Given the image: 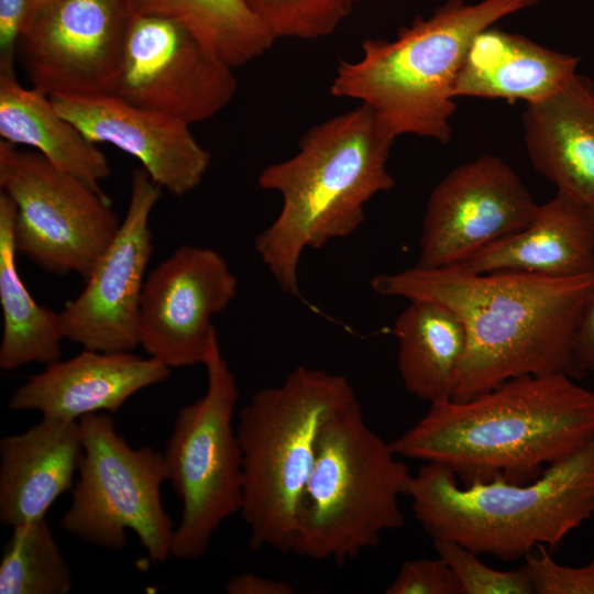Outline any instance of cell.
<instances>
[{
  "label": "cell",
  "mask_w": 594,
  "mask_h": 594,
  "mask_svg": "<svg viewBox=\"0 0 594 594\" xmlns=\"http://www.w3.org/2000/svg\"><path fill=\"white\" fill-rule=\"evenodd\" d=\"M370 285L384 297L442 302L461 318L466 350L454 400L525 375L566 373L575 378V342L594 290V273L549 277L415 265L376 275Z\"/></svg>",
  "instance_id": "cell-1"
},
{
  "label": "cell",
  "mask_w": 594,
  "mask_h": 594,
  "mask_svg": "<svg viewBox=\"0 0 594 594\" xmlns=\"http://www.w3.org/2000/svg\"><path fill=\"white\" fill-rule=\"evenodd\" d=\"M566 373L525 375L466 400L431 403L391 441L399 458L439 463L463 483H526L594 438V392Z\"/></svg>",
  "instance_id": "cell-2"
},
{
  "label": "cell",
  "mask_w": 594,
  "mask_h": 594,
  "mask_svg": "<svg viewBox=\"0 0 594 594\" xmlns=\"http://www.w3.org/2000/svg\"><path fill=\"white\" fill-rule=\"evenodd\" d=\"M394 141L375 111L360 103L310 128L295 155L260 173L258 186L279 194L282 208L254 246L284 293L300 296L305 250L353 234L365 205L394 187L387 168Z\"/></svg>",
  "instance_id": "cell-3"
},
{
  "label": "cell",
  "mask_w": 594,
  "mask_h": 594,
  "mask_svg": "<svg viewBox=\"0 0 594 594\" xmlns=\"http://www.w3.org/2000/svg\"><path fill=\"white\" fill-rule=\"evenodd\" d=\"M411 510L433 540L457 542L502 560L554 548L594 514V438L548 465L535 480H458L448 466L426 462L405 490Z\"/></svg>",
  "instance_id": "cell-4"
},
{
  "label": "cell",
  "mask_w": 594,
  "mask_h": 594,
  "mask_svg": "<svg viewBox=\"0 0 594 594\" xmlns=\"http://www.w3.org/2000/svg\"><path fill=\"white\" fill-rule=\"evenodd\" d=\"M540 1L446 0L394 40H365L358 61L339 63L331 95L370 106L395 139L414 134L447 144L457 110L454 84L474 38Z\"/></svg>",
  "instance_id": "cell-5"
},
{
  "label": "cell",
  "mask_w": 594,
  "mask_h": 594,
  "mask_svg": "<svg viewBox=\"0 0 594 594\" xmlns=\"http://www.w3.org/2000/svg\"><path fill=\"white\" fill-rule=\"evenodd\" d=\"M356 394L349 380L305 365L255 392L238 411L243 499L252 549L292 552L300 499L327 418Z\"/></svg>",
  "instance_id": "cell-6"
},
{
  "label": "cell",
  "mask_w": 594,
  "mask_h": 594,
  "mask_svg": "<svg viewBox=\"0 0 594 594\" xmlns=\"http://www.w3.org/2000/svg\"><path fill=\"white\" fill-rule=\"evenodd\" d=\"M407 465L364 420L358 396L324 421L304 490L292 552L342 564L400 528Z\"/></svg>",
  "instance_id": "cell-7"
},
{
  "label": "cell",
  "mask_w": 594,
  "mask_h": 594,
  "mask_svg": "<svg viewBox=\"0 0 594 594\" xmlns=\"http://www.w3.org/2000/svg\"><path fill=\"white\" fill-rule=\"evenodd\" d=\"M205 394L178 409L165 446L168 480L182 502L170 557L201 558L220 525L240 513L242 455L234 421L239 388L222 355L217 331L202 364Z\"/></svg>",
  "instance_id": "cell-8"
},
{
  "label": "cell",
  "mask_w": 594,
  "mask_h": 594,
  "mask_svg": "<svg viewBox=\"0 0 594 594\" xmlns=\"http://www.w3.org/2000/svg\"><path fill=\"white\" fill-rule=\"evenodd\" d=\"M84 453L72 503L61 517L62 529L87 544L120 551L127 530L139 538L154 563L170 557L174 525L161 497L168 480L164 454L133 448L109 413L81 417Z\"/></svg>",
  "instance_id": "cell-9"
},
{
  "label": "cell",
  "mask_w": 594,
  "mask_h": 594,
  "mask_svg": "<svg viewBox=\"0 0 594 594\" xmlns=\"http://www.w3.org/2000/svg\"><path fill=\"white\" fill-rule=\"evenodd\" d=\"M0 188L16 208L18 253L54 275L85 280L121 224L102 190L2 140Z\"/></svg>",
  "instance_id": "cell-10"
},
{
  "label": "cell",
  "mask_w": 594,
  "mask_h": 594,
  "mask_svg": "<svg viewBox=\"0 0 594 594\" xmlns=\"http://www.w3.org/2000/svg\"><path fill=\"white\" fill-rule=\"evenodd\" d=\"M237 88L233 68L184 24L131 15L111 95L190 125L227 107Z\"/></svg>",
  "instance_id": "cell-11"
},
{
  "label": "cell",
  "mask_w": 594,
  "mask_h": 594,
  "mask_svg": "<svg viewBox=\"0 0 594 594\" xmlns=\"http://www.w3.org/2000/svg\"><path fill=\"white\" fill-rule=\"evenodd\" d=\"M161 194L162 188L144 168L133 170L127 212L116 237L82 290L59 311L65 340L102 352L140 346L141 298L154 251L150 217Z\"/></svg>",
  "instance_id": "cell-12"
},
{
  "label": "cell",
  "mask_w": 594,
  "mask_h": 594,
  "mask_svg": "<svg viewBox=\"0 0 594 594\" xmlns=\"http://www.w3.org/2000/svg\"><path fill=\"white\" fill-rule=\"evenodd\" d=\"M539 204L502 158L484 154L449 172L425 210L416 266H455L526 228Z\"/></svg>",
  "instance_id": "cell-13"
},
{
  "label": "cell",
  "mask_w": 594,
  "mask_h": 594,
  "mask_svg": "<svg viewBox=\"0 0 594 594\" xmlns=\"http://www.w3.org/2000/svg\"><path fill=\"white\" fill-rule=\"evenodd\" d=\"M131 13L127 0H58L20 34L32 87L50 97L111 95Z\"/></svg>",
  "instance_id": "cell-14"
},
{
  "label": "cell",
  "mask_w": 594,
  "mask_h": 594,
  "mask_svg": "<svg viewBox=\"0 0 594 594\" xmlns=\"http://www.w3.org/2000/svg\"><path fill=\"white\" fill-rule=\"evenodd\" d=\"M238 279L209 246L184 244L147 273L139 340L148 356L180 369L204 364L212 318L235 298Z\"/></svg>",
  "instance_id": "cell-15"
},
{
  "label": "cell",
  "mask_w": 594,
  "mask_h": 594,
  "mask_svg": "<svg viewBox=\"0 0 594 594\" xmlns=\"http://www.w3.org/2000/svg\"><path fill=\"white\" fill-rule=\"evenodd\" d=\"M56 110L94 143H109L138 158L151 179L180 197L197 188L211 156L188 124L113 95L50 97Z\"/></svg>",
  "instance_id": "cell-16"
},
{
  "label": "cell",
  "mask_w": 594,
  "mask_h": 594,
  "mask_svg": "<svg viewBox=\"0 0 594 594\" xmlns=\"http://www.w3.org/2000/svg\"><path fill=\"white\" fill-rule=\"evenodd\" d=\"M170 369L133 351L82 349L68 359L46 364L10 396L13 411L37 410L43 417L79 420L96 413H118L134 394L165 381Z\"/></svg>",
  "instance_id": "cell-17"
},
{
  "label": "cell",
  "mask_w": 594,
  "mask_h": 594,
  "mask_svg": "<svg viewBox=\"0 0 594 594\" xmlns=\"http://www.w3.org/2000/svg\"><path fill=\"white\" fill-rule=\"evenodd\" d=\"M84 453L79 420L51 417L0 440V521L15 527L45 517L73 490Z\"/></svg>",
  "instance_id": "cell-18"
},
{
  "label": "cell",
  "mask_w": 594,
  "mask_h": 594,
  "mask_svg": "<svg viewBox=\"0 0 594 594\" xmlns=\"http://www.w3.org/2000/svg\"><path fill=\"white\" fill-rule=\"evenodd\" d=\"M524 142L534 168L582 202L594 200V81L573 75L550 97L526 105Z\"/></svg>",
  "instance_id": "cell-19"
},
{
  "label": "cell",
  "mask_w": 594,
  "mask_h": 594,
  "mask_svg": "<svg viewBox=\"0 0 594 594\" xmlns=\"http://www.w3.org/2000/svg\"><path fill=\"white\" fill-rule=\"evenodd\" d=\"M472 273L513 271L549 277L594 273V211L557 191L522 230L451 266Z\"/></svg>",
  "instance_id": "cell-20"
},
{
  "label": "cell",
  "mask_w": 594,
  "mask_h": 594,
  "mask_svg": "<svg viewBox=\"0 0 594 594\" xmlns=\"http://www.w3.org/2000/svg\"><path fill=\"white\" fill-rule=\"evenodd\" d=\"M580 58L491 26L473 41L457 77L453 96L541 101L573 75Z\"/></svg>",
  "instance_id": "cell-21"
},
{
  "label": "cell",
  "mask_w": 594,
  "mask_h": 594,
  "mask_svg": "<svg viewBox=\"0 0 594 594\" xmlns=\"http://www.w3.org/2000/svg\"><path fill=\"white\" fill-rule=\"evenodd\" d=\"M0 135L35 148L56 168L101 190L111 175L105 154L55 108L50 96L22 86L14 69L0 70Z\"/></svg>",
  "instance_id": "cell-22"
},
{
  "label": "cell",
  "mask_w": 594,
  "mask_h": 594,
  "mask_svg": "<svg viewBox=\"0 0 594 594\" xmlns=\"http://www.w3.org/2000/svg\"><path fill=\"white\" fill-rule=\"evenodd\" d=\"M393 332L406 391L429 404L452 399L466 350V331L458 314L439 301L410 299Z\"/></svg>",
  "instance_id": "cell-23"
},
{
  "label": "cell",
  "mask_w": 594,
  "mask_h": 594,
  "mask_svg": "<svg viewBox=\"0 0 594 594\" xmlns=\"http://www.w3.org/2000/svg\"><path fill=\"white\" fill-rule=\"evenodd\" d=\"M15 213L12 199L0 191V305L3 318L0 369L3 371L61 360L62 341L65 340L59 312L38 305L19 275Z\"/></svg>",
  "instance_id": "cell-24"
},
{
  "label": "cell",
  "mask_w": 594,
  "mask_h": 594,
  "mask_svg": "<svg viewBox=\"0 0 594 594\" xmlns=\"http://www.w3.org/2000/svg\"><path fill=\"white\" fill-rule=\"evenodd\" d=\"M131 15L174 19L232 68L263 55L276 41L241 0H127Z\"/></svg>",
  "instance_id": "cell-25"
},
{
  "label": "cell",
  "mask_w": 594,
  "mask_h": 594,
  "mask_svg": "<svg viewBox=\"0 0 594 594\" xmlns=\"http://www.w3.org/2000/svg\"><path fill=\"white\" fill-rule=\"evenodd\" d=\"M73 574L45 517L12 527L0 560L1 594H67Z\"/></svg>",
  "instance_id": "cell-26"
},
{
  "label": "cell",
  "mask_w": 594,
  "mask_h": 594,
  "mask_svg": "<svg viewBox=\"0 0 594 594\" xmlns=\"http://www.w3.org/2000/svg\"><path fill=\"white\" fill-rule=\"evenodd\" d=\"M277 38L318 40L332 34L360 0H241Z\"/></svg>",
  "instance_id": "cell-27"
},
{
  "label": "cell",
  "mask_w": 594,
  "mask_h": 594,
  "mask_svg": "<svg viewBox=\"0 0 594 594\" xmlns=\"http://www.w3.org/2000/svg\"><path fill=\"white\" fill-rule=\"evenodd\" d=\"M433 549L454 572L463 594H531L532 584L524 566L501 571L480 554L449 540H433Z\"/></svg>",
  "instance_id": "cell-28"
},
{
  "label": "cell",
  "mask_w": 594,
  "mask_h": 594,
  "mask_svg": "<svg viewBox=\"0 0 594 594\" xmlns=\"http://www.w3.org/2000/svg\"><path fill=\"white\" fill-rule=\"evenodd\" d=\"M525 557L522 565L536 594H594V559L582 566L556 562L547 547Z\"/></svg>",
  "instance_id": "cell-29"
},
{
  "label": "cell",
  "mask_w": 594,
  "mask_h": 594,
  "mask_svg": "<svg viewBox=\"0 0 594 594\" xmlns=\"http://www.w3.org/2000/svg\"><path fill=\"white\" fill-rule=\"evenodd\" d=\"M385 593L463 594L454 572L440 557L405 561Z\"/></svg>",
  "instance_id": "cell-30"
},
{
  "label": "cell",
  "mask_w": 594,
  "mask_h": 594,
  "mask_svg": "<svg viewBox=\"0 0 594 594\" xmlns=\"http://www.w3.org/2000/svg\"><path fill=\"white\" fill-rule=\"evenodd\" d=\"M28 0H0V70L14 69Z\"/></svg>",
  "instance_id": "cell-31"
},
{
  "label": "cell",
  "mask_w": 594,
  "mask_h": 594,
  "mask_svg": "<svg viewBox=\"0 0 594 594\" xmlns=\"http://www.w3.org/2000/svg\"><path fill=\"white\" fill-rule=\"evenodd\" d=\"M594 211V200L590 202ZM594 372V290L578 332L574 350V376Z\"/></svg>",
  "instance_id": "cell-32"
},
{
  "label": "cell",
  "mask_w": 594,
  "mask_h": 594,
  "mask_svg": "<svg viewBox=\"0 0 594 594\" xmlns=\"http://www.w3.org/2000/svg\"><path fill=\"white\" fill-rule=\"evenodd\" d=\"M228 594H294L295 587L285 580L266 578L254 573H240L228 580Z\"/></svg>",
  "instance_id": "cell-33"
},
{
  "label": "cell",
  "mask_w": 594,
  "mask_h": 594,
  "mask_svg": "<svg viewBox=\"0 0 594 594\" xmlns=\"http://www.w3.org/2000/svg\"><path fill=\"white\" fill-rule=\"evenodd\" d=\"M58 0H28L21 31L28 26L43 10Z\"/></svg>",
  "instance_id": "cell-34"
}]
</instances>
